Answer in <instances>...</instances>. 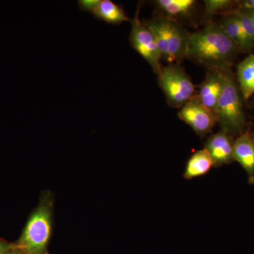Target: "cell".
Instances as JSON below:
<instances>
[{"mask_svg": "<svg viewBox=\"0 0 254 254\" xmlns=\"http://www.w3.org/2000/svg\"><path fill=\"white\" fill-rule=\"evenodd\" d=\"M237 10L250 12L254 11V0L237 1Z\"/></svg>", "mask_w": 254, "mask_h": 254, "instance_id": "cell-19", "label": "cell"}, {"mask_svg": "<svg viewBox=\"0 0 254 254\" xmlns=\"http://www.w3.org/2000/svg\"><path fill=\"white\" fill-rule=\"evenodd\" d=\"M233 14L240 23L249 53H251L254 48V26L252 18L247 13L240 10H235L233 11Z\"/></svg>", "mask_w": 254, "mask_h": 254, "instance_id": "cell-17", "label": "cell"}, {"mask_svg": "<svg viewBox=\"0 0 254 254\" xmlns=\"http://www.w3.org/2000/svg\"><path fill=\"white\" fill-rule=\"evenodd\" d=\"M100 1V0H79L77 2L80 10L93 15V11Z\"/></svg>", "mask_w": 254, "mask_h": 254, "instance_id": "cell-18", "label": "cell"}, {"mask_svg": "<svg viewBox=\"0 0 254 254\" xmlns=\"http://www.w3.org/2000/svg\"><path fill=\"white\" fill-rule=\"evenodd\" d=\"M95 18L109 24L120 25L130 21L125 9L111 0H100L93 13Z\"/></svg>", "mask_w": 254, "mask_h": 254, "instance_id": "cell-14", "label": "cell"}, {"mask_svg": "<svg viewBox=\"0 0 254 254\" xmlns=\"http://www.w3.org/2000/svg\"><path fill=\"white\" fill-rule=\"evenodd\" d=\"M234 142L235 137L221 129L209 137L204 148L213 159L214 168H220L235 162Z\"/></svg>", "mask_w": 254, "mask_h": 254, "instance_id": "cell-9", "label": "cell"}, {"mask_svg": "<svg viewBox=\"0 0 254 254\" xmlns=\"http://www.w3.org/2000/svg\"><path fill=\"white\" fill-rule=\"evenodd\" d=\"M244 12H246V11H244ZM249 16H250L251 18H252V22H253L254 26V11H250V12H246Z\"/></svg>", "mask_w": 254, "mask_h": 254, "instance_id": "cell-22", "label": "cell"}, {"mask_svg": "<svg viewBox=\"0 0 254 254\" xmlns=\"http://www.w3.org/2000/svg\"><path fill=\"white\" fill-rule=\"evenodd\" d=\"M9 250H10L9 247L0 242V254H4Z\"/></svg>", "mask_w": 254, "mask_h": 254, "instance_id": "cell-20", "label": "cell"}, {"mask_svg": "<svg viewBox=\"0 0 254 254\" xmlns=\"http://www.w3.org/2000/svg\"><path fill=\"white\" fill-rule=\"evenodd\" d=\"M138 4L133 18L130 20L131 29L130 32V44L142 58L150 65L157 75L162 68L161 56L159 52L154 36L151 31L139 18L141 6Z\"/></svg>", "mask_w": 254, "mask_h": 254, "instance_id": "cell-6", "label": "cell"}, {"mask_svg": "<svg viewBox=\"0 0 254 254\" xmlns=\"http://www.w3.org/2000/svg\"><path fill=\"white\" fill-rule=\"evenodd\" d=\"M237 81L244 100L254 94V54H250L237 67Z\"/></svg>", "mask_w": 254, "mask_h": 254, "instance_id": "cell-13", "label": "cell"}, {"mask_svg": "<svg viewBox=\"0 0 254 254\" xmlns=\"http://www.w3.org/2000/svg\"><path fill=\"white\" fill-rule=\"evenodd\" d=\"M243 100L237 79L231 70H228L215 115L220 129L234 137L240 136L247 130Z\"/></svg>", "mask_w": 254, "mask_h": 254, "instance_id": "cell-4", "label": "cell"}, {"mask_svg": "<svg viewBox=\"0 0 254 254\" xmlns=\"http://www.w3.org/2000/svg\"><path fill=\"white\" fill-rule=\"evenodd\" d=\"M197 1L195 0H157L156 9L161 16L178 21L179 18L189 17L194 11Z\"/></svg>", "mask_w": 254, "mask_h": 254, "instance_id": "cell-11", "label": "cell"}, {"mask_svg": "<svg viewBox=\"0 0 254 254\" xmlns=\"http://www.w3.org/2000/svg\"><path fill=\"white\" fill-rule=\"evenodd\" d=\"M158 79L169 106L180 109L196 94L191 78L180 64L162 66Z\"/></svg>", "mask_w": 254, "mask_h": 254, "instance_id": "cell-5", "label": "cell"}, {"mask_svg": "<svg viewBox=\"0 0 254 254\" xmlns=\"http://www.w3.org/2000/svg\"><path fill=\"white\" fill-rule=\"evenodd\" d=\"M227 71L216 68L207 70L206 75L200 85L199 91L196 93L197 98L200 103L215 115L219 98L223 90Z\"/></svg>", "mask_w": 254, "mask_h": 254, "instance_id": "cell-8", "label": "cell"}, {"mask_svg": "<svg viewBox=\"0 0 254 254\" xmlns=\"http://www.w3.org/2000/svg\"><path fill=\"white\" fill-rule=\"evenodd\" d=\"M204 4L207 17L216 14L225 16L237 10V1L232 0H205Z\"/></svg>", "mask_w": 254, "mask_h": 254, "instance_id": "cell-16", "label": "cell"}, {"mask_svg": "<svg viewBox=\"0 0 254 254\" xmlns=\"http://www.w3.org/2000/svg\"><path fill=\"white\" fill-rule=\"evenodd\" d=\"M251 135H252V138H253L254 141V131L253 132H251Z\"/></svg>", "mask_w": 254, "mask_h": 254, "instance_id": "cell-23", "label": "cell"}, {"mask_svg": "<svg viewBox=\"0 0 254 254\" xmlns=\"http://www.w3.org/2000/svg\"><path fill=\"white\" fill-rule=\"evenodd\" d=\"M218 24L225 34L238 47L240 53H250L240 23L233 12L222 16Z\"/></svg>", "mask_w": 254, "mask_h": 254, "instance_id": "cell-15", "label": "cell"}, {"mask_svg": "<svg viewBox=\"0 0 254 254\" xmlns=\"http://www.w3.org/2000/svg\"><path fill=\"white\" fill-rule=\"evenodd\" d=\"M233 156L234 160L240 164L247 174L249 184L254 185V141L249 130L235 138Z\"/></svg>", "mask_w": 254, "mask_h": 254, "instance_id": "cell-10", "label": "cell"}, {"mask_svg": "<svg viewBox=\"0 0 254 254\" xmlns=\"http://www.w3.org/2000/svg\"><path fill=\"white\" fill-rule=\"evenodd\" d=\"M238 47L222 31L218 23L208 22L199 31L190 33L186 58L208 69H231Z\"/></svg>", "mask_w": 254, "mask_h": 254, "instance_id": "cell-1", "label": "cell"}, {"mask_svg": "<svg viewBox=\"0 0 254 254\" xmlns=\"http://www.w3.org/2000/svg\"><path fill=\"white\" fill-rule=\"evenodd\" d=\"M23 254L22 252H21L19 250H18V252H16V251H7V252H5L4 254Z\"/></svg>", "mask_w": 254, "mask_h": 254, "instance_id": "cell-21", "label": "cell"}, {"mask_svg": "<svg viewBox=\"0 0 254 254\" xmlns=\"http://www.w3.org/2000/svg\"><path fill=\"white\" fill-rule=\"evenodd\" d=\"M143 22L154 36L162 61L180 64L186 58L190 33L181 23L161 15L143 20Z\"/></svg>", "mask_w": 254, "mask_h": 254, "instance_id": "cell-2", "label": "cell"}, {"mask_svg": "<svg viewBox=\"0 0 254 254\" xmlns=\"http://www.w3.org/2000/svg\"><path fill=\"white\" fill-rule=\"evenodd\" d=\"M53 195L44 192L18 241V249L23 254H47L53 230Z\"/></svg>", "mask_w": 254, "mask_h": 254, "instance_id": "cell-3", "label": "cell"}, {"mask_svg": "<svg viewBox=\"0 0 254 254\" xmlns=\"http://www.w3.org/2000/svg\"><path fill=\"white\" fill-rule=\"evenodd\" d=\"M214 168L213 159L209 154L208 150L203 149L197 150L187 160L184 177L186 180H193L207 175Z\"/></svg>", "mask_w": 254, "mask_h": 254, "instance_id": "cell-12", "label": "cell"}, {"mask_svg": "<svg viewBox=\"0 0 254 254\" xmlns=\"http://www.w3.org/2000/svg\"><path fill=\"white\" fill-rule=\"evenodd\" d=\"M178 118L201 138L213 131L218 124L216 115L200 103L196 94L180 108Z\"/></svg>", "mask_w": 254, "mask_h": 254, "instance_id": "cell-7", "label": "cell"}]
</instances>
